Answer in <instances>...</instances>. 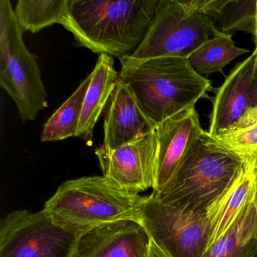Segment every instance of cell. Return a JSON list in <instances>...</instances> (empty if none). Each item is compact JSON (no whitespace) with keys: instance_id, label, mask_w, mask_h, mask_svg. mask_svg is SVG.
<instances>
[{"instance_id":"obj_10","label":"cell","mask_w":257,"mask_h":257,"mask_svg":"<svg viewBox=\"0 0 257 257\" xmlns=\"http://www.w3.org/2000/svg\"><path fill=\"white\" fill-rule=\"evenodd\" d=\"M157 157L153 193L168 184L197 140L202 135L198 112L193 109L173 115L156 126Z\"/></svg>"},{"instance_id":"obj_26","label":"cell","mask_w":257,"mask_h":257,"mask_svg":"<svg viewBox=\"0 0 257 257\" xmlns=\"http://www.w3.org/2000/svg\"><path fill=\"white\" fill-rule=\"evenodd\" d=\"M255 46H257V40L255 41Z\"/></svg>"},{"instance_id":"obj_6","label":"cell","mask_w":257,"mask_h":257,"mask_svg":"<svg viewBox=\"0 0 257 257\" xmlns=\"http://www.w3.org/2000/svg\"><path fill=\"white\" fill-rule=\"evenodd\" d=\"M219 30L197 0H159L153 22L134 59L188 58Z\"/></svg>"},{"instance_id":"obj_19","label":"cell","mask_w":257,"mask_h":257,"mask_svg":"<svg viewBox=\"0 0 257 257\" xmlns=\"http://www.w3.org/2000/svg\"><path fill=\"white\" fill-rule=\"evenodd\" d=\"M90 82L91 75H88L79 84L76 91L45 123L42 132V142L63 141L76 137L84 99Z\"/></svg>"},{"instance_id":"obj_4","label":"cell","mask_w":257,"mask_h":257,"mask_svg":"<svg viewBox=\"0 0 257 257\" xmlns=\"http://www.w3.org/2000/svg\"><path fill=\"white\" fill-rule=\"evenodd\" d=\"M246 165L239 156L204 132L168 184L159 193L152 194L165 204L206 213Z\"/></svg>"},{"instance_id":"obj_2","label":"cell","mask_w":257,"mask_h":257,"mask_svg":"<svg viewBox=\"0 0 257 257\" xmlns=\"http://www.w3.org/2000/svg\"><path fill=\"white\" fill-rule=\"evenodd\" d=\"M119 60V77L155 127L176 114L195 108L211 88L210 81L198 74L187 58L138 60L128 55Z\"/></svg>"},{"instance_id":"obj_17","label":"cell","mask_w":257,"mask_h":257,"mask_svg":"<svg viewBox=\"0 0 257 257\" xmlns=\"http://www.w3.org/2000/svg\"><path fill=\"white\" fill-rule=\"evenodd\" d=\"M221 32H243L257 40V0H197Z\"/></svg>"},{"instance_id":"obj_7","label":"cell","mask_w":257,"mask_h":257,"mask_svg":"<svg viewBox=\"0 0 257 257\" xmlns=\"http://www.w3.org/2000/svg\"><path fill=\"white\" fill-rule=\"evenodd\" d=\"M85 232L57 223L44 210H14L0 224V257H72Z\"/></svg>"},{"instance_id":"obj_11","label":"cell","mask_w":257,"mask_h":257,"mask_svg":"<svg viewBox=\"0 0 257 257\" xmlns=\"http://www.w3.org/2000/svg\"><path fill=\"white\" fill-rule=\"evenodd\" d=\"M150 240L139 221H117L84 233L72 257H146Z\"/></svg>"},{"instance_id":"obj_13","label":"cell","mask_w":257,"mask_h":257,"mask_svg":"<svg viewBox=\"0 0 257 257\" xmlns=\"http://www.w3.org/2000/svg\"><path fill=\"white\" fill-rule=\"evenodd\" d=\"M257 61V49L239 63L216 91L208 134L215 137L235 124L249 107V88Z\"/></svg>"},{"instance_id":"obj_1","label":"cell","mask_w":257,"mask_h":257,"mask_svg":"<svg viewBox=\"0 0 257 257\" xmlns=\"http://www.w3.org/2000/svg\"><path fill=\"white\" fill-rule=\"evenodd\" d=\"M159 0H69L62 25L79 46L99 55H132L153 22Z\"/></svg>"},{"instance_id":"obj_5","label":"cell","mask_w":257,"mask_h":257,"mask_svg":"<svg viewBox=\"0 0 257 257\" xmlns=\"http://www.w3.org/2000/svg\"><path fill=\"white\" fill-rule=\"evenodd\" d=\"M10 0L0 1V85L14 100L23 122L48 106L37 58L28 51Z\"/></svg>"},{"instance_id":"obj_21","label":"cell","mask_w":257,"mask_h":257,"mask_svg":"<svg viewBox=\"0 0 257 257\" xmlns=\"http://www.w3.org/2000/svg\"><path fill=\"white\" fill-rule=\"evenodd\" d=\"M213 138L246 165L253 164L257 159L256 106L248 108L235 124Z\"/></svg>"},{"instance_id":"obj_14","label":"cell","mask_w":257,"mask_h":257,"mask_svg":"<svg viewBox=\"0 0 257 257\" xmlns=\"http://www.w3.org/2000/svg\"><path fill=\"white\" fill-rule=\"evenodd\" d=\"M255 187L253 164H249L206 211L210 228L207 248L219 240L238 219L253 199Z\"/></svg>"},{"instance_id":"obj_22","label":"cell","mask_w":257,"mask_h":257,"mask_svg":"<svg viewBox=\"0 0 257 257\" xmlns=\"http://www.w3.org/2000/svg\"><path fill=\"white\" fill-rule=\"evenodd\" d=\"M257 49V46H255ZM249 107L256 106L257 107V61L254 69L253 76L251 81L250 88H249Z\"/></svg>"},{"instance_id":"obj_3","label":"cell","mask_w":257,"mask_h":257,"mask_svg":"<svg viewBox=\"0 0 257 257\" xmlns=\"http://www.w3.org/2000/svg\"><path fill=\"white\" fill-rule=\"evenodd\" d=\"M147 198L105 176H90L63 183L43 210L59 225L86 232L117 221L140 222Z\"/></svg>"},{"instance_id":"obj_16","label":"cell","mask_w":257,"mask_h":257,"mask_svg":"<svg viewBox=\"0 0 257 257\" xmlns=\"http://www.w3.org/2000/svg\"><path fill=\"white\" fill-rule=\"evenodd\" d=\"M256 253L257 209L253 198L231 228L207 248L202 257H253Z\"/></svg>"},{"instance_id":"obj_12","label":"cell","mask_w":257,"mask_h":257,"mask_svg":"<svg viewBox=\"0 0 257 257\" xmlns=\"http://www.w3.org/2000/svg\"><path fill=\"white\" fill-rule=\"evenodd\" d=\"M155 129L127 84L118 78L105 113L103 147L116 150Z\"/></svg>"},{"instance_id":"obj_20","label":"cell","mask_w":257,"mask_h":257,"mask_svg":"<svg viewBox=\"0 0 257 257\" xmlns=\"http://www.w3.org/2000/svg\"><path fill=\"white\" fill-rule=\"evenodd\" d=\"M69 0H19L14 12L24 31L37 34L47 27L64 25Z\"/></svg>"},{"instance_id":"obj_25","label":"cell","mask_w":257,"mask_h":257,"mask_svg":"<svg viewBox=\"0 0 257 257\" xmlns=\"http://www.w3.org/2000/svg\"><path fill=\"white\" fill-rule=\"evenodd\" d=\"M254 201H255V207H256V209H257V183H256V187H255V196H254Z\"/></svg>"},{"instance_id":"obj_27","label":"cell","mask_w":257,"mask_h":257,"mask_svg":"<svg viewBox=\"0 0 257 257\" xmlns=\"http://www.w3.org/2000/svg\"><path fill=\"white\" fill-rule=\"evenodd\" d=\"M253 257H257V253H256V254H255V255H254V256H253Z\"/></svg>"},{"instance_id":"obj_8","label":"cell","mask_w":257,"mask_h":257,"mask_svg":"<svg viewBox=\"0 0 257 257\" xmlns=\"http://www.w3.org/2000/svg\"><path fill=\"white\" fill-rule=\"evenodd\" d=\"M140 222L150 239L171 257H202L207 250L210 228L206 213L165 204L151 193L143 206Z\"/></svg>"},{"instance_id":"obj_23","label":"cell","mask_w":257,"mask_h":257,"mask_svg":"<svg viewBox=\"0 0 257 257\" xmlns=\"http://www.w3.org/2000/svg\"><path fill=\"white\" fill-rule=\"evenodd\" d=\"M146 257H171L160 246H158L153 240H150V247Z\"/></svg>"},{"instance_id":"obj_18","label":"cell","mask_w":257,"mask_h":257,"mask_svg":"<svg viewBox=\"0 0 257 257\" xmlns=\"http://www.w3.org/2000/svg\"><path fill=\"white\" fill-rule=\"evenodd\" d=\"M249 50L237 47L231 34L220 31L211 40L201 45L187 58L191 67L201 76L223 74V68L233 60Z\"/></svg>"},{"instance_id":"obj_15","label":"cell","mask_w":257,"mask_h":257,"mask_svg":"<svg viewBox=\"0 0 257 257\" xmlns=\"http://www.w3.org/2000/svg\"><path fill=\"white\" fill-rule=\"evenodd\" d=\"M91 82L85 94L76 137L91 141L93 132L105 106L116 86L118 75L112 56L99 55L97 64L91 72Z\"/></svg>"},{"instance_id":"obj_24","label":"cell","mask_w":257,"mask_h":257,"mask_svg":"<svg viewBox=\"0 0 257 257\" xmlns=\"http://www.w3.org/2000/svg\"><path fill=\"white\" fill-rule=\"evenodd\" d=\"M253 167H254V171H255V180H256V183H257V159L255 161V162L253 163Z\"/></svg>"},{"instance_id":"obj_9","label":"cell","mask_w":257,"mask_h":257,"mask_svg":"<svg viewBox=\"0 0 257 257\" xmlns=\"http://www.w3.org/2000/svg\"><path fill=\"white\" fill-rule=\"evenodd\" d=\"M103 175L123 189L138 194L154 188L157 138L156 131L114 150H95Z\"/></svg>"}]
</instances>
